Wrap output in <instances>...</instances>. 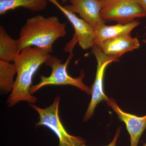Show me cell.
<instances>
[{
    "label": "cell",
    "instance_id": "cell-1",
    "mask_svg": "<svg viewBox=\"0 0 146 146\" xmlns=\"http://www.w3.org/2000/svg\"><path fill=\"white\" fill-rule=\"evenodd\" d=\"M48 51L36 47H27L21 50L13 63L17 74L14 87L7 100V104L12 107L21 102L30 104L37 99L30 93L33 78L40 66L50 56Z\"/></svg>",
    "mask_w": 146,
    "mask_h": 146
},
{
    "label": "cell",
    "instance_id": "cell-2",
    "mask_svg": "<svg viewBox=\"0 0 146 146\" xmlns=\"http://www.w3.org/2000/svg\"><path fill=\"white\" fill-rule=\"evenodd\" d=\"M67 33L66 23H61L56 16L37 15L27 19L17 40L21 50L25 47H36L50 53L55 42Z\"/></svg>",
    "mask_w": 146,
    "mask_h": 146
},
{
    "label": "cell",
    "instance_id": "cell-3",
    "mask_svg": "<svg viewBox=\"0 0 146 146\" xmlns=\"http://www.w3.org/2000/svg\"><path fill=\"white\" fill-rule=\"evenodd\" d=\"M73 50L70 49L68 50L70 54L64 63L56 56H50L45 64L51 68V74L49 76H40L39 83L31 87L30 93L32 95L42 87L49 85H72L77 87L88 95L91 94V88L83 83L84 74L83 71H81L80 76L76 78L72 77L68 73V64L74 56Z\"/></svg>",
    "mask_w": 146,
    "mask_h": 146
},
{
    "label": "cell",
    "instance_id": "cell-4",
    "mask_svg": "<svg viewBox=\"0 0 146 146\" xmlns=\"http://www.w3.org/2000/svg\"><path fill=\"white\" fill-rule=\"evenodd\" d=\"M60 98H55L52 103L48 107L40 108L33 104L30 106L39 115V121L36 127L44 126L50 129L58 138V146H81L86 141L80 136H73L65 129L59 116V106Z\"/></svg>",
    "mask_w": 146,
    "mask_h": 146
},
{
    "label": "cell",
    "instance_id": "cell-5",
    "mask_svg": "<svg viewBox=\"0 0 146 146\" xmlns=\"http://www.w3.org/2000/svg\"><path fill=\"white\" fill-rule=\"evenodd\" d=\"M101 16L106 22L113 21L126 24L146 15L136 0H104Z\"/></svg>",
    "mask_w": 146,
    "mask_h": 146
},
{
    "label": "cell",
    "instance_id": "cell-6",
    "mask_svg": "<svg viewBox=\"0 0 146 146\" xmlns=\"http://www.w3.org/2000/svg\"><path fill=\"white\" fill-rule=\"evenodd\" d=\"M92 52L96 58L97 72L96 78L91 88V99L86 110L84 121H87L94 115V110L97 105L102 101H108L109 98L104 94V79L105 71L108 65L113 62L119 61V59L105 54L99 47L94 45Z\"/></svg>",
    "mask_w": 146,
    "mask_h": 146
},
{
    "label": "cell",
    "instance_id": "cell-7",
    "mask_svg": "<svg viewBox=\"0 0 146 146\" xmlns=\"http://www.w3.org/2000/svg\"><path fill=\"white\" fill-rule=\"evenodd\" d=\"M52 3L68 18L75 31L73 38L75 39L82 48L87 50L95 45L96 30L82 19L65 8L56 0H47Z\"/></svg>",
    "mask_w": 146,
    "mask_h": 146
},
{
    "label": "cell",
    "instance_id": "cell-8",
    "mask_svg": "<svg viewBox=\"0 0 146 146\" xmlns=\"http://www.w3.org/2000/svg\"><path fill=\"white\" fill-rule=\"evenodd\" d=\"M70 4L64 6L68 10L78 13L95 30L105 24L101 16L102 0H70Z\"/></svg>",
    "mask_w": 146,
    "mask_h": 146
},
{
    "label": "cell",
    "instance_id": "cell-9",
    "mask_svg": "<svg viewBox=\"0 0 146 146\" xmlns=\"http://www.w3.org/2000/svg\"><path fill=\"white\" fill-rule=\"evenodd\" d=\"M107 104L117 113L119 119L125 124L130 135V146H138L140 138L146 128V115L138 117L125 112L113 99L109 98Z\"/></svg>",
    "mask_w": 146,
    "mask_h": 146
},
{
    "label": "cell",
    "instance_id": "cell-10",
    "mask_svg": "<svg viewBox=\"0 0 146 146\" xmlns=\"http://www.w3.org/2000/svg\"><path fill=\"white\" fill-rule=\"evenodd\" d=\"M140 46L138 39L129 34L108 39L103 42L99 48L105 54L119 59L125 53L137 49Z\"/></svg>",
    "mask_w": 146,
    "mask_h": 146
},
{
    "label": "cell",
    "instance_id": "cell-11",
    "mask_svg": "<svg viewBox=\"0 0 146 146\" xmlns=\"http://www.w3.org/2000/svg\"><path fill=\"white\" fill-rule=\"evenodd\" d=\"M140 23L134 21L126 24L118 23L112 26L103 25L96 30V38L95 45L99 47L103 42L108 39L123 35L130 34L132 30Z\"/></svg>",
    "mask_w": 146,
    "mask_h": 146
},
{
    "label": "cell",
    "instance_id": "cell-12",
    "mask_svg": "<svg viewBox=\"0 0 146 146\" xmlns=\"http://www.w3.org/2000/svg\"><path fill=\"white\" fill-rule=\"evenodd\" d=\"M18 40L8 34L3 27H0V60L8 62L14 61L20 52Z\"/></svg>",
    "mask_w": 146,
    "mask_h": 146
},
{
    "label": "cell",
    "instance_id": "cell-13",
    "mask_svg": "<svg viewBox=\"0 0 146 146\" xmlns=\"http://www.w3.org/2000/svg\"><path fill=\"white\" fill-rule=\"evenodd\" d=\"M48 2L47 0H0V14L21 7L33 12L42 11L46 8Z\"/></svg>",
    "mask_w": 146,
    "mask_h": 146
},
{
    "label": "cell",
    "instance_id": "cell-14",
    "mask_svg": "<svg viewBox=\"0 0 146 146\" xmlns=\"http://www.w3.org/2000/svg\"><path fill=\"white\" fill-rule=\"evenodd\" d=\"M17 74L14 63L0 60V89L3 94L11 92L14 87V76Z\"/></svg>",
    "mask_w": 146,
    "mask_h": 146
},
{
    "label": "cell",
    "instance_id": "cell-15",
    "mask_svg": "<svg viewBox=\"0 0 146 146\" xmlns=\"http://www.w3.org/2000/svg\"><path fill=\"white\" fill-rule=\"evenodd\" d=\"M121 127H119L118 129L116 131V133H115V136L113 138L112 141L110 143L109 145L106 146H116V143H117V141L119 136L120 132H121ZM81 146H86L85 144H84Z\"/></svg>",
    "mask_w": 146,
    "mask_h": 146
},
{
    "label": "cell",
    "instance_id": "cell-16",
    "mask_svg": "<svg viewBox=\"0 0 146 146\" xmlns=\"http://www.w3.org/2000/svg\"><path fill=\"white\" fill-rule=\"evenodd\" d=\"M144 10L146 17V0H136Z\"/></svg>",
    "mask_w": 146,
    "mask_h": 146
},
{
    "label": "cell",
    "instance_id": "cell-17",
    "mask_svg": "<svg viewBox=\"0 0 146 146\" xmlns=\"http://www.w3.org/2000/svg\"><path fill=\"white\" fill-rule=\"evenodd\" d=\"M56 1H60L61 2V3L62 4H65V3H67L68 1H70V0H56Z\"/></svg>",
    "mask_w": 146,
    "mask_h": 146
},
{
    "label": "cell",
    "instance_id": "cell-18",
    "mask_svg": "<svg viewBox=\"0 0 146 146\" xmlns=\"http://www.w3.org/2000/svg\"><path fill=\"white\" fill-rule=\"evenodd\" d=\"M143 42L145 43V44H146V39H144V40H143Z\"/></svg>",
    "mask_w": 146,
    "mask_h": 146
},
{
    "label": "cell",
    "instance_id": "cell-19",
    "mask_svg": "<svg viewBox=\"0 0 146 146\" xmlns=\"http://www.w3.org/2000/svg\"><path fill=\"white\" fill-rule=\"evenodd\" d=\"M143 146H146V143H145L144 144Z\"/></svg>",
    "mask_w": 146,
    "mask_h": 146
},
{
    "label": "cell",
    "instance_id": "cell-20",
    "mask_svg": "<svg viewBox=\"0 0 146 146\" xmlns=\"http://www.w3.org/2000/svg\"><path fill=\"white\" fill-rule=\"evenodd\" d=\"M102 1H104V0H102Z\"/></svg>",
    "mask_w": 146,
    "mask_h": 146
}]
</instances>
